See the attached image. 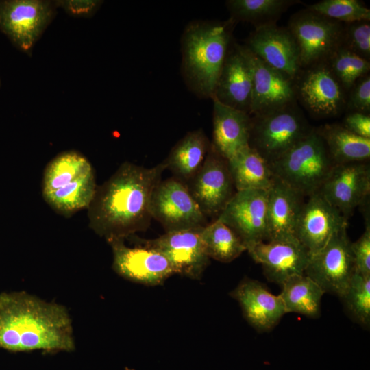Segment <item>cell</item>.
<instances>
[{
	"mask_svg": "<svg viewBox=\"0 0 370 370\" xmlns=\"http://www.w3.org/2000/svg\"><path fill=\"white\" fill-rule=\"evenodd\" d=\"M67 309L25 291L0 294V348L47 353L75 349Z\"/></svg>",
	"mask_w": 370,
	"mask_h": 370,
	"instance_id": "obj_2",
	"label": "cell"
},
{
	"mask_svg": "<svg viewBox=\"0 0 370 370\" xmlns=\"http://www.w3.org/2000/svg\"><path fill=\"white\" fill-rule=\"evenodd\" d=\"M253 79L250 65L241 45L228 49L212 99L249 114Z\"/></svg>",
	"mask_w": 370,
	"mask_h": 370,
	"instance_id": "obj_20",
	"label": "cell"
},
{
	"mask_svg": "<svg viewBox=\"0 0 370 370\" xmlns=\"http://www.w3.org/2000/svg\"><path fill=\"white\" fill-rule=\"evenodd\" d=\"M279 295L286 313L293 312L309 318H318L325 292L305 274L290 277L280 286Z\"/></svg>",
	"mask_w": 370,
	"mask_h": 370,
	"instance_id": "obj_27",
	"label": "cell"
},
{
	"mask_svg": "<svg viewBox=\"0 0 370 370\" xmlns=\"http://www.w3.org/2000/svg\"><path fill=\"white\" fill-rule=\"evenodd\" d=\"M268 190L236 191L217 219L227 225L246 249L266 241Z\"/></svg>",
	"mask_w": 370,
	"mask_h": 370,
	"instance_id": "obj_13",
	"label": "cell"
},
{
	"mask_svg": "<svg viewBox=\"0 0 370 370\" xmlns=\"http://www.w3.org/2000/svg\"><path fill=\"white\" fill-rule=\"evenodd\" d=\"M295 0H230L226 4L232 21L250 23L255 28L276 24Z\"/></svg>",
	"mask_w": 370,
	"mask_h": 370,
	"instance_id": "obj_30",
	"label": "cell"
},
{
	"mask_svg": "<svg viewBox=\"0 0 370 370\" xmlns=\"http://www.w3.org/2000/svg\"><path fill=\"white\" fill-rule=\"evenodd\" d=\"M347 225V219L317 192L304 201L295 227V238L311 255Z\"/></svg>",
	"mask_w": 370,
	"mask_h": 370,
	"instance_id": "obj_16",
	"label": "cell"
},
{
	"mask_svg": "<svg viewBox=\"0 0 370 370\" xmlns=\"http://www.w3.org/2000/svg\"><path fill=\"white\" fill-rule=\"evenodd\" d=\"M202 227L165 232L158 238H137L136 244L157 250L170 262L175 273L200 279L210 262L201 238Z\"/></svg>",
	"mask_w": 370,
	"mask_h": 370,
	"instance_id": "obj_11",
	"label": "cell"
},
{
	"mask_svg": "<svg viewBox=\"0 0 370 370\" xmlns=\"http://www.w3.org/2000/svg\"><path fill=\"white\" fill-rule=\"evenodd\" d=\"M341 125L359 136L370 138V116L368 114L351 112Z\"/></svg>",
	"mask_w": 370,
	"mask_h": 370,
	"instance_id": "obj_39",
	"label": "cell"
},
{
	"mask_svg": "<svg viewBox=\"0 0 370 370\" xmlns=\"http://www.w3.org/2000/svg\"><path fill=\"white\" fill-rule=\"evenodd\" d=\"M210 146L202 129L188 132L164 161L176 179L187 184L201 167Z\"/></svg>",
	"mask_w": 370,
	"mask_h": 370,
	"instance_id": "obj_24",
	"label": "cell"
},
{
	"mask_svg": "<svg viewBox=\"0 0 370 370\" xmlns=\"http://www.w3.org/2000/svg\"><path fill=\"white\" fill-rule=\"evenodd\" d=\"M242 47L252 73L249 114H260L294 103L296 99L294 82L269 66L245 45Z\"/></svg>",
	"mask_w": 370,
	"mask_h": 370,
	"instance_id": "obj_19",
	"label": "cell"
},
{
	"mask_svg": "<svg viewBox=\"0 0 370 370\" xmlns=\"http://www.w3.org/2000/svg\"><path fill=\"white\" fill-rule=\"evenodd\" d=\"M306 8L341 23L370 21V10L358 0H323Z\"/></svg>",
	"mask_w": 370,
	"mask_h": 370,
	"instance_id": "obj_34",
	"label": "cell"
},
{
	"mask_svg": "<svg viewBox=\"0 0 370 370\" xmlns=\"http://www.w3.org/2000/svg\"><path fill=\"white\" fill-rule=\"evenodd\" d=\"M346 230L336 233L321 249L310 255L304 272L325 293L338 297L356 271Z\"/></svg>",
	"mask_w": 370,
	"mask_h": 370,
	"instance_id": "obj_9",
	"label": "cell"
},
{
	"mask_svg": "<svg viewBox=\"0 0 370 370\" xmlns=\"http://www.w3.org/2000/svg\"><path fill=\"white\" fill-rule=\"evenodd\" d=\"M201 238L208 256L221 262H230L247 251L239 237L217 219L202 227Z\"/></svg>",
	"mask_w": 370,
	"mask_h": 370,
	"instance_id": "obj_31",
	"label": "cell"
},
{
	"mask_svg": "<svg viewBox=\"0 0 370 370\" xmlns=\"http://www.w3.org/2000/svg\"><path fill=\"white\" fill-rule=\"evenodd\" d=\"M251 116L213 100V140L211 143L227 160L249 146Z\"/></svg>",
	"mask_w": 370,
	"mask_h": 370,
	"instance_id": "obj_23",
	"label": "cell"
},
{
	"mask_svg": "<svg viewBox=\"0 0 370 370\" xmlns=\"http://www.w3.org/2000/svg\"><path fill=\"white\" fill-rule=\"evenodd\" d=\"M335 164L369 161L370 138L359 136L340 124L317 129Z\"/></svg>",
	"mask_w": 370,
	"mask_h": 370,
	"instance_id": "obj_26",
	"label": "cell"
},
{
	"mask_svg": "<svg viewBox=\"0 0 370 370\" xmlns=\"http://www.w3.org/2000/svg\"><path fill=\"white\" fill-rule=\"evenodd\" d=\"M124 241H108L112 250V268L119 275L136 283L157 286L175 274L170 262L160 252L139 244L129 247Z\"/></svg>",
	"mask_w": 370,
	"mask_h": 370,
	"instance_id": "obj_12",
	"label": "cell"
},
{
	"mask_svg": "<svg viewBox=\"0 0 370 370\" xmlns=\"http://www.w3.org/2000/svg\"><path fill=\"white\" fill-rule=\"evenodd\" d=\"M166 169L164 162L153 167L122 163L108 180L97 186L87 209L90 228L107 241L125 239L147 230L153 219L152 194Z\"/></svg>",
	"mask_w": 370,
	"mask_h": 370,
	"instance_id": "obj_1",
	"label": "cell"
},
{
	"mask_svg": "<svg viewBox=\"0 0 370 370\" xmlns=\"http://www.w3.org/2000/svg\"><path fill=\"white\" fill-rule=\"evenodd\" d=\"M228 169L236 191L268 190L274 180L269 162L248 146L227 160Z\"/></svg>",
	"mask_w": 370,
	"mask_h": 370,
	"instance_id": "obj_25",
	"label": "cell"
},
{
	"mask_svg": "<svg viewBox=\"0 0 370 370\" xmlns=\"http://www.w3.org/2000/svg\"><path fill=\"white\" fill-rule=\"evenodd\" d=\"M93 171L89 160L81 153L61 152L47 165L42 182V195L55 191Z\"/></svg>",
	"mask_w": 370,
	"mask_h": 370,
	"instance_id": "obj_29",
	"label": "cell"
},
{
	"mask_svg": "<svg viewBox=\"0 0 370 370\" xmlns=\"http://www.w3.org/2000/svg\"><path fill=\"white\" fill-rule=\"evenodd\" d=\"M273 176L308 197L319 191L336 165L317 129L269 164Z\"/></svg>",
	"mask_w": 370,
	"mask_h": 370,
	"instance_id": "obj_4",
	"label": "cell"
},
{
	"mask_svg": "<svg viewBox=\"0 0 370 370\" xmlns=\"http://www.w3.org/2000/svg\"><path fill=\"white\" fill-rule=\"evenodd\" d=\"M319 192L348 219L369 197V161L336 164Z\"/></svg>",
	"mask_w": 370,
	"mask_h": 370,
	"instance_id": "obj_15",
	"label": "cell"
},
{
	"mask_svg": "<svg viewBox=\"0 0 370 370\" xmlns=\"http://www.w3.org/2000/svg\"><path fill=\"white\" fill-rule=\"evenodd\" d=\"M56 8L51 1H0V30L19 49L29 53L53 20Z\"/></svg>",
	"mask_w": 370,
	"mask_h": 370,
	"instance_id": "obj_7",
	"label": "cell"
},
{
	"mask_svg": "<svg viewBox=\"0 0 370 370\" xmlns=\"http://www.w3.org/2000/svg\"><path fill=\"white\" fill-rule=\"evenodd\" d=\"M186 185L206 218L215 219L236 192L227 160L211 143L201 167Z\"/></svg>",
	"mask_w": 370,
	"mask_h": 370,
	"instance_id": "obj_10",
	"label": "cell"
},
{
	"mask_svg": "<svg viewBox=\"0 0 370 370\" xmlns=\"http://www.w3.org/2000/svg\"><path fill=\"white\" fill-rule=\"evenodd\" d=\"M56 8H62L68 14L76 17H90L100 8L102 1L62 0L54 1Z\"/></svg>",
	"mask_w": 370,
	"mask_h": 370,
	"instance_id": "obj_38",
	"label": "cell"
},
{
	"mask_svg": "<svg viewBox=\"0 0 370 370\" xmlns=\"http://www.w3.org/2000/svg\"><path fill=\"white\" fill-rule=\"evenodd\" d=\"M234 21L195 23L182 38L183 68L190 87L199 95L212 97L229 49Z\"/></svg>",
	"mask_w": 370,
	"mask_h": 370,
	"instance_id": "obj_3",
	"label": "cell"
},
{
	"mask_svg": "<svg viewBox=\"0 0 370 370\" xmlns=\"http://www.w3.org/2000/svg\"><path fill=\"white\" fill-rule=\"evenodd\" d=\"M341 46L369 61L370 23L367 21L343 23Z\"/></svg>",
	"mask_w": 370,
	"mask_h": 370,
	"instance_id": "obj_35",
	"label": "cell"
},
{
	"mask_svg": "<svg viewBox=\"0 0 370 370\" xmlns=\"http://www.w3.org/2000/svg\"><path fill=\"white\" fill-rule=\"evenodd\" d=\"M152 218L165 232L204 227L208 224L186 184L175 177L161 180L151 201Z\"/></svg>",
	"mask_w": 370,
	"mask_h": 370,
	"instance_id": "obj_8",
	"label": "cell"
},
{
	"mask_svg": "<svg viewBox=\"0 0 370 370\" xmlns=\"http://www.w3.org/2000/svg\"><path fill=\"white\" fill-rule=\"evenodd\" d=\"M343 27L307 8L293 15L286 28L297 45L301 69L325 61L341 45Z\"/></svg>",
	"mask_w": 370,
	"mask_h": 370,
	"instance_id": "obj_6",
	"label": "cell"
},
{
	"mask_svg": "<svg viewBox=\"0 0 370 370\" xmlns=\"http://www.w3.org/2000/svg\"><path fill=\"white\" fill-rule=\"evenodd\" d=\"M245 46L269 66L293 82L301 70L297 45L286 27L273 24L255 28Z\"/></svg>",
	"mask_w": 370,
	"mask_h": 370,
	"instance_id": "obj_18",
	"label": "cell"
},
{
	"mask_svg": "<svg viewBox=\"0 0 370 370\" xmlns=\"http://www.w3.org/2000/svg\"><path fill=\"white\" fill-rule=\"evenodd\" d=\"M299 72L295 94L312 114L328 117L338 114L345 106V90L327 63L314 64Z\"/></svg>",
	"mask_w": 370,
	"mask_h": 370,
	"instance_id": "obj_14",
	"label": "cell"
},
{
	"mask_svg": "<svg viewBox=\"0 0 370 370\" xmlns=\"http://www.w3.org/2000/svg\"><path fill=\"white\" fill-rule=\"evenodd\" d=\"M304 201L301 193L274 177L268 190L266 241L296 238L295 227Z\"/></svg>",
	"mask_w": 370,
	"mask_h": 370,
	"instance_id": "obj_22",
	"label": "cell"
},
{
	"mask_svg": "<svg viewBox=\"0 0 370 370\" xmlns=\"http://www.w3.org/2000/svg\"><path fill=\"white\" fill-rule=\"evenodd\" d=\"M345 105L351 112L369 114L370 112V75L367 74L359 78L348 90Z\"/></svg>",
	"mask_w": 370,
	"mask_h": 370,
	"instance_id": "obj_36",
	"label": "cell"
},
{
	"mask_svg": "<svg viewBox=\"0 0 370 370\" xmlns=\"http://www.w3.org/2000/svg\"><path fill=\"white\" fill-rule=\"evenodd\" d=\"M249 147L271 164L311 130L295 102L251 115Z\"/></svg>",
	"mask_w": 370,
	"mask_h": 370,
	"instance_id": "obj_5",
	"label": "cell"
},
{
	"mask_svg": "<svg viewBox=\"0 0 370 370\" xmlns=\"http://www.w3.org/2000/svg\"><path fill=\"white\" fill-rule=\"evenodd\" d=\"M339 297L350 317L357 323L369 328L370 275H363L356 271Z\"/></svg>",
	"mask_w": 370,
	"mask_h": 370,
	"instance_id": "obj_32",
	"label": "cell"
},
{
	"mask_svg": "<svg viewBox=\"0 0 370 370\" xmlns=\"http://www.w3.org/2000/svg\"><path fill=\"white\" fill-rule=\"evenodd\" d=\"M247 251L262 266L267 280L280 286L290 277L304 274L310 258L309 251L296 238L261 241Z\"/></svg>",
	"mask_w": 370,
	"mask_h": 370,
	"instance_id": "obj_17",
	"label": "cell"
},
{
	"mask_svg": "<svg viewBox=\"0 0 370 370\" xmlns=\"http://www.w3.org/2000/svg\"><path fill=\"white\" fill-rule=\"evenodd\" d=\"M230 296L238 302L248 323L259 332L271 330L286 314L280 295L254 279H243Z\"/></svg>",
	"mask_w": 370,
	"mask_h": 370,
	"instance_id": "obj_21",
	"label": "cell"
},
{
	"mask_svg": "<svg viewBox=\"0 0 370 370\" xmlns=\"http://www.w3.org/2000/svg\"><path fill=\"white\" fill-rule=\"evenodd\" d=\"M341 85L347 92L361 77L369 73L370 62L341 45L325 61Z\"/></svg>",
	"mask_w": 370,
	"mask_h": 370,
	"instance_id": "obj_33",
	"label": "cell"
},
{
	"mask_svg": "<svg viewBox=\"0 0 370 370\" xmlns=\"http://www.w3.org/2000/svg\"><path fill=\"white\" fill-rule=\"evenodd\" d=\"M352 251L356 271L363 275H370V223L366 218L365 229L359 238L352 242Z\"/></svg>",
	"mask_w": 370,
	"mask_h": 370,
	"instance_id": "obj_37",
	"label": "cell"
},
{
	"mask_svg": "<svg viewBox=\"0 0 370 370\" xmlns=\"http://www.w3.org/2000/svg\"><path fill=\"white\" fill-rule=\"evenodd\" d=\"M97 186L94 171H92L42 197L55 212L65 217H70L79 210L88 209Z\"/></svg>",
	"mask_w": 370,
	"mask_h": 370,
	"instance_id": "obj_28",
	"label": "cell"
}]
</instances>
